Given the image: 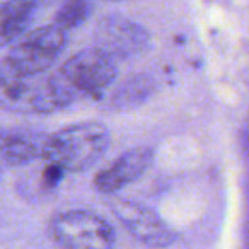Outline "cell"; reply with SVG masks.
Masks as SVG:
<instances>
[{
	"instance_id": "cell-4",
	"label": "cell",
	"mask_w": 249,
	"mask_h": 249,
	"mask_svg": "<svg viewBox=\"0 0 249 249\" xmlns=\"http://www.w3.org/2000/svg\"><path fill=\"white\" fill-rule=\"evenodd\" d=\"M19 38L4 60L22 75H43L48 72L67 46V31L55 22L35 28L26 35L22 33Z\"/></svg>"
},
{
	"instance_id": "cell-6",
	"label": "cell",
	"mask_w": 249,
	"mask_h": 249,
	"mask_svg": "<svg viewBox=\"0 0 249 249\" xmlns=\"http://www.w3.org/2000/svg\"><path fill=\"white\" fill-rule=\"evenodd\" d=\"M111 213L137 242L149 248H166L178 241V234L154 208L140 201L113 198L107 201Z\"/></svg>"
},
{
	"instance_id": "cell-2",
	"label": "cell",
	"mask_w": 249,
	"mask_h": 249,
	"mask_svg": "<svg viewBox=\"0 0 249 249\" xmlns=\"http://www.w3.org/2000/svg\"><path fill=\"white\" fill-rule=\"evenodd\" d=\"M111 133L101 121H79L48 133L43 159L65 173H84L103 159L109 149Z\"/></svg>"
},
{
	"instance_id": "cell-10",
	"label": "cell",
	"mask_w": 249,
	"mask_h": 249,
	"mask_svg": "<svg viewBox=\"0 0 249 249\" xmlns=\"http://www.w3.org/2000/svg\"><path fill=\"white\" fill-rule=\"evenodd\" d=\"M38 0H5L0 4V46L14 43L29 28Z\"/></svg>"
},
{
	"instance_id": "cell-14",
	"label": "cell",
	"mask_w": 249,
	"mask_h": 249,
	"mask_svg": "<svg viewBox=\"0 0 249 249\" xmlns=\"http://www.w3.org/2000/svg\"><path fill=\"white\" fill-rule=\"evenodd\" d=\"M109 2H116V0H109Z\"/></svg>"
},
{
	"instance_id": "cell-1",
	"label": "cell",
	"mask_w": 249,
	"mask_h": 249,
	"mask_svg": "<svg viewBox=\"0 0 249 249\" xmlns=\"http://www.w3.org/2000/svg\"><path fill=\"white\" fill-rule=\"evenodd\" d=\"M116 77V60L94 45L65 60L60 69L50 75V82L63 109L77 101L101 97Z\"/></svg>"
},
{
	"instance_id": "cell-9",
	"label": "cell",
	"mask_w": 249,
	"mask_h": 249,
	"mask_svg": "<svg viewBox=\"0 0 249 249\" xmlns=\"http://www.w3.org/2000/svg\"><path fill=\"white\" fill-rule=\"evenodd\" d=\"M48 133L33 128H0V160L22 167L43 159Z\"/></svg>"
},
{
	"instance_id": "cell-13",
	"label": "cell",
	"mask_w": 249,
	"mask_h": 249,
	"mask_svg": "<svg viewBox=\"0 0 249 249\" xmlns=\"http://www.w3.org/2000/svg\"><path fill=\"white\" fill-rule=\"evenodd\" d=\"M0 176H2V169H0Z\"/></svg>"
},
{
	"instance_id": "cell-5",
	"label": "cell",
	"mask_w": 249,
	"mask_h": 249,
	"mask_svg": "<svg viewBox=\"0 0 249 249\" xmlns=\"http://www.w3.org/2000/svg\"><path fill=\"white\" fill-rule=\"evenodd\" d=\"M48 235L56 246L69 249H107L116 242L114 227L89 210H65L48 222Z\"/></svg>"
},
{
	"instance_id": "cell-11",
	"label": "cell",
	"mask_w": 249,
	"mask_h": 249,
	"mask_svg": "<svg viewBox=\"0 0 249 249\" xmlns=\"http://www.w3.org/2000/svg\"><path fill=\"white\" fill-rule=\"evenodd\" d=\"M154 92V80L149 75L130 77L120 84L116 90L111 94V106L114 109H130L139 106Z\"/></svg>"
},
{
	"instance_id": "cell-3",
	"label": "cell",
	"mask_w": 249,
	"mask_h": 249,
	"mask_svg": "<svg viewBox=\"0 0 249 249\" xmlns=\"http://www.w3.org/2000/svg\"><path fill=\"white\" fill-rule=\"evenodd\" d=\"M0 109L22 114H52L62 109L48 77L22 75L0 60Z\"/></svg>"
},
{
	"instance_id": "cell-12",
	"label": "cell",
	"mask_w": 249,
	"mask_h": 249,
	"mask_svg": "<svg viewBox=\"0 0 249 249\" xmlns=\"http://www.w3.org/2000/svg\"><path fill=\"white\" fill-rule=\"evenodd\" d=\"M92 14V4L90 0H67L65 4L56 11L55 14V24L62 29L79 28L82 22H86Z\"/></svg>"
},
{
	"instance_id": "cell-7",
	"label": "cell",
	"mask_w": 249,
	"mask_h": 249,
	"mask_svg": "<svg viewBox=\"0 0 249 249\" xmlns=\"http://www.w3.org/2000/svg\"><path fill=\"white\" fill-rule=\"evenodd\" d=\"M96 46L114 60L133 58L150 48V35L143 26L120 14H107L96 24Z\"/></svg>"
},
{
	"instance_id": "cell-8",
	"label": "cell",
	"mask_w": 249,
	"mask_h": 249,
	"mask_svg": "<svg viewBox=\"0 0 249 249\" xmlns=\"http://www.w3.org/2000/svg\"><path fill=\"white\" fill-rule=\"evenodd\" d=\"M152 162L154 150L150 147H135L126 150L94 176V190L101 195L118 193L143 176Z\"/></svg>"
}]
</instances>
